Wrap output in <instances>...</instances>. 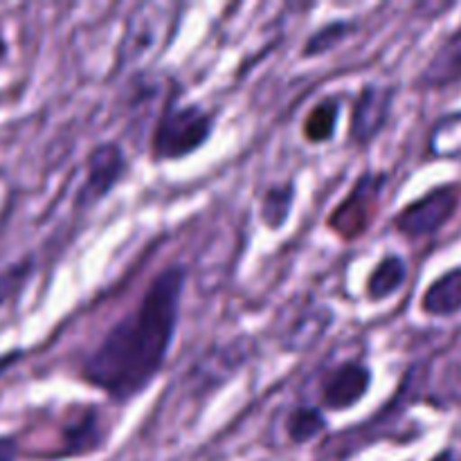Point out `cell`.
Wrapping results in <instances>:
<instances>
[{
	"label": "cell",
	"mask_w": 461,
	"mask_h": 461,
	"mask_svg": "<svg viewBox=\"0 0 461 461\" xmlns=\"http://www.w3.org/2000/svg\"><path fill=\"white\" fill-rule=\"evenodd\" d=\"M187 270L167 266L149 282L142 300L120 322L113 324L81 363V381L129 403L142 394L162 372L180 318Z\"/></svg>",
	"instance_id": "obj_1"
},
{
	"label": "cell",
	"mask_w": 461,
	"mask_h": 461,
	"mask_svg": "<svg viewBox=\"0 0 461 461\" xmlns=\"http://www.w3.org/2000/svg\"><path fill=\"white\" fill-rule=\"evenodd\" d=\"M214 133V113L201 104H180L176 95L160 111L151 133V158L156 162L183 160L196 153Z\"/></svg>",
	"instance_id": "obj_2"
},
{
	"label": "cell",
	"mask_w": 461,
	"mask_h": 461,
	"mask_svg": "<svg viewBox=\"0 0 461 461\" xmlns=\"http://www.w3.org/2000/svg\"><path fill=\"white\" fill-rule=\"evenodd\" d=\"M180 23V5L142 3L126 21L120 41L122 68H133L151 57H160L162 50L174 41Z\"/></svg>",
	"instance_id": "obj_3"
},
{
	"label": "cell",
	"mask_w": 461,
	"mask_h": 461,
	"mask_svg": "<svg viewBox=\"0 0 461 461\" xmlns=\"http://www.w3.org/2000/svg\"><path fill=\"white\" fill-rule=\"evenodd\" d=\"M387 183L385 174H363L345 196V201L329 216V228L345 241L360 239L376 219L381 192Z\"/></svg>",
	"instance_id": "obj_4"
},
{
	"label": "cell",
	"mask_w": 461,
	"mask_h": 461,
	"mask_svg": "<svg viewBox=\"0 0 461 461\" xmlns=\"http://www.w3.org/2000/svg\"><path fill=\"white\" fill-rule=\"evenodd\" d=\"M459 189L455 185H441L405 205L396 214L394 228L408 239L432 237L453 219L459 210Z\"/></svg>",
	"instance_id": "obj_5"
},
{
	"label": "cell",
	"mask_w": 461,
	"mask_h": 461,
	"mask_svg": "<svg viewBox=\"0 0 461 461\" xmlns=\"http://www.w3.org/2000/svg\"><path fill=\"white\" fill-rule=\"evenodd\" d=\"M129 171L124 149L117 142H99L86 158V178L75 194V207L88 210L108 196Z\"/></svg>",
	"instance_id": "obj_6"
},
{
	"label": "cell",
	"mask_w": 461,
	"mask_h": 461,
	"mask_svg": "<svg viewBox=\"0 0 461 461\" xmlns=\"http://www.w3.org/2000/svg\"><path fill=\"white\" fill-rule=\"evenodd\" d=\"M396 88L385 84H365L356 97L349 120V140L358 147H367L385 131L394 106Z\"/></svg>",
	"instance_id": "obj_7"
},
{
	"label": "cell",
	"mask_w": 461,
	"mask_h": 461,
	"mask_svg": "<svg viewBox=\"0 0 461 461\" xmlns=\"http://www.w3.org/2000/svg\"><path fill=\"white\" fill-rule=\"evenodd\" d=\"M108 428L104 414L95 405H86L79 412L70 414L59 430V448L52 457L72 459L99 453L106 446Z\"/></svg>",
	"instance_id": "obj_8"
},
{
	"label": "cell",
	"mask_w": 461,
	"mask_h": 461,
	"mask_svg": "<svg viewBox=\"0 0 461 461\" xmlns=\"http://www.w3.org/2000/svg\"><path fill=\"white\" fill-rule=\"evenodd\" d=\"M372 387V369L360 360H345L324 376L320 385V401L327 410L345 412L367 396Z\"/></svg>",
	"instance_id": "obj_9"
},
{
	"label": "cell",
	"mask_w": 461,
	"mask_h": 461,
	"mask_svg": "<svg viewBox=\"0 0 461 461\" xmlns=\"http://www.w3.org/2000/svg\"><path fill=\"white\" fill-rule=\"evenodd\" d=\"M250 354L252 340H248V338H239V340H232L223 347H214V349H210V354L198 360L189 378H194V385L201 387L203 392H214L248 363Z\"/></svg>",
	"instance_id": "obj_10"
},
{
	"label": "cell",
	"mask_w": 461,
	"mask_h": 461,
	"mask_svg": "<svg viewBox=\"0 0 461 461\" xmlns=\"http://www.w3.org/2000/svg\"><path fill=\"white\" fill-rule=\"evenodd\" d=\"M455 84H461V27L446 36L417 79L423 90H441Z\"/></svg>",
	"instance_id": "obj_11"
},
{
	"label": "cell",
	"mask_w": 461,
	"mask_h": 461,
	"mask_svg": "<svg viewBox=\"0 0 461 461\" xmlns=\"http://www.w3.org/2000/svg\"><path fill=\"white\" fill-rule=\"evenodd\" d=\"M421 311L432 318H453L461 313V268L437 277L421 297Z\"/></svg>",
	"instance_id": "obj_12"
},
{
	"label": "cell",
	"mask_w": 461,
	"mask_h": 461,
	"mask_svg": "<svg viewBox=\"0 0 461 461\" xmlns=\"http://www.w3.org/2000/svg\"><path fill=\"white\" fill-rule=\"evenodd\" d=\"M408 279V266L399 255H387L374 266L367 277V297L372 302H383L394 295Z\"/></svg>",
	"instance_id": "obj_13"
},
{
	"label": "cell",
	"mask_w": 461,
	"mask_h": 461,
	"mask_svg": "<svg viewBox=\"0 0 461 461\" xmlns=\"http://www.w3.org/2000/svg\"><path fill=\"white\" fill-rule=\"evenodd\" d=\"M293 203H295V183L286 180V183L270 185L266 189L264 198H261V221L266 228L282 230L288 223V216L293 212Z\"/></svg>",
	"instance_id": "obj_14"
},
{
	"label": "cell",
	"mask_w": 461,
	"mask_h": 461,
	"mask_svg": "<svg viewBox=\"0 0 461 461\" xmlns=\"http://www.w3.org/2000/svg\"><path fill=\"white\" fill-rule=\"evenodd\" d=\"M338 117H340V99L324 97L311 108L304 120V138L311 144H322L336 135Z\"/></svg>",
	"instance_id": "obj_15"
},
{
	"label": "cell",
	"mask_w": 461,
	"mask_h": 461,
	"mask_svg": "<svg viewBox=\"0 0 461 461\" xmlns=\"http://www.w3.org/2000/svg\"><path fill=\"white\" fill-rule=\"evenodd\" d=\"M331 320L333 313L327 306H315L313 311L304 313V318L293 324L291 333L286 338V349L297 351L315 345V340L322 338L327 333V329L331 327Z\"/></svg>",
	"instance_id": "obj_16"
},
{
	"label": "cell",
	"mask_w": 461,
	"mask_h": 461,
	"mask_svg": "<svg viewBox=\"0 0 461 461\" xmlns=\"http://www.w3.org/2000/svg\"><path fill=\"white\" fill-rule=\"evenodd\" d=\"M327 417L315 405H297L286 417V435L293 444H309L327 430Z\"/></svg>",
	"instance_id": "obj_17"
},
{
	"label": "cell",
	"mask_w": 461,
	"mask_h": 461,
	"mask_svg": "<svg viewBox=\"0 0 461 461\" xmlns=\"http://www.w3.org/2000/svg\"><path fill=\"white\" fill-rule=\"evenodd\" d=\"M356 32V23L354 21H331L327 25H322L320 30H315L313 34L306 39L304 48H302V57L304 59H313V57H322V54L331 52L333 48L342 43L347 36Z\"/></svg>",
	"instance_id": "obj_18"
},
{
	"label": "cell",
	"mask_w": 461,
	"mask_h": 461,
	"mask_svg": "<svg viewBox=\"0 0 461 461\" xmlns=\"http://www.w3.org/2000/svg\"><path fill=\"white\" fill-rule=\"evenodd\" d=\"M18 358H21V351H9V354L0 356V376H3V374L7 372V369L12 367Z\"/></svg>",
	"instance_id": "obj_19"
},
{
	"label": "cell",
	"mask_w": 461,
	"mask_h": 461,
	"mask_svg": "<svg viewBox=\"0 0 461 461\" xmlns=\"http://www.w3.org/2000/svg\"><path fill=\"white\" fill-rule=\"evenodd\" d=\"M430 461H461V453L455 448H446L439 455H435Z\"/></svg>",
	"instance_id": "obj_20"
}]
</instances>
